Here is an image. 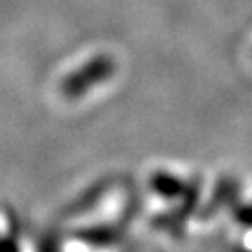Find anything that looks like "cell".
<instances>
[{
    "mask_svg": "<svg viewBox=\"0 0 252 252\" xmlns=\"http://www.w3.org/2000/svg\"><path fill=\"white\" fill-rule=\"evenodd\" d=\"M114 65H112V60L108 56H97L90 62H86L77 73H73L71 77H67L65 82H63V88L67 94L71 95H79L82 92L88 88V84H94V82H99L103 79H107L108 75L112 73Z\"/></svg>",
    "mask_w": 252,
    "mask_h": 252,
    "instance_id": "cell-1",
    "label": "cell"
}]
</instances>
